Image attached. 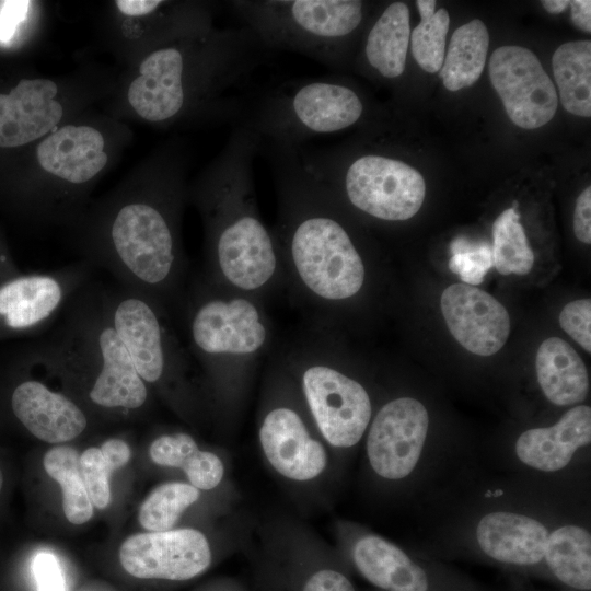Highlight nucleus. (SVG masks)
<instances>
[{
	"label": "nucleus",
	"instance_id": "1",
	"mask_svg": "<svg viewBox=\"0 0 591 591\" xmlns=\"http://www.w3.org/2000/svg\"><path fill=\"white\" fill-rule=\"evenodd\" d=\"M189 163L182 138L165 140L66 229L81 260L160 308L182 264L179 223Z\"/></svg>",
	"mask_w": 591,
	"mask_h": 591
},
{
	"label": "nucleus",
	"instance_id": "2",
	"mask_svg": "<svg viewBox=\"0 0 591 591\" xmlns=\"http://www.w3.org/2000/svg\"><path fill=\"white\" fill-rule=\"evenodd\" d=\"M270 51L246 26L213 25L121 68L101 108L127 124L161 130L234 121L243 116L246 90Z\"/></svg>",
	"mask_w": 591,
	"mask_h": 591
},
{
	"label": "nucleus",
	"instance_id": "3",
	"mask_svg": "<svg viewBox=\"0 0 591 591\" xmlns=\"http://www.w3.org/2000/svg\"><path fill=\"white\" fill-rule=\"evenodd\" d=\"M134 140L130 125L101 107L63 123L25 153L20 187L28 216L67 229Z\"/></svg>",
	"mask_w": 591,
	"mask_h": 591
},
{
	"label": "nucleus",
	"instance_id": "4",
	"mask_svg": "<svg viewBox=\"0 0 591 591\" xmlns=\"http://www.w3.org/2000/svg\"><path fill=\"white\" fill-rule=\"evenodd\" d=\"M24 358L80 387L99 409L137 412L148 403L149 389L106 314L101 282L94 278Z\"/></svg>",
	"mask_w": 591,
	"mask_h": 591
},
{
	"label": "nucleus",
	"instance_id": "5",
	"mask_svg": "<svg viewBox=\"0 0 591 591\" xmlns=\"http://www.w3.org/2000/svg\"><path fill=\"white\" fill-rule=\"evenodd\" d=\"M232 13L270 50L286 49L325 66L345 58L364 20L359 0H232Z\"/></svg>",
	"mask_w": 591,
	"mask_h": 591
},
{
	"label": "nucleus",
	"instance_id": "6",
	"mask_svg": "<svg viewBox=\"0 0 591 591\" xmlns=\"http://www.w3.org/2000/svg\"><path fill=\"white\" fill-rule=\"evenodd\" d=\"M364 101L349 84L333 78L287 81L256 102L246 121L266 143L301 147L315 136L334 134L358 124Z\"/></svg>",
	"mask_w": 591,
	"mask_h": 591
},
{
	"label": "nucleus",
	"instance_id": "7",
	"mask_svg": "<svg viewBox=\"0 0 591 591\" xmlns=\"http://www.w3.org/2000/svg\"><path fill=\"white\" fill-rule=\"evenodd\" d=\"M213 9L200 0L108 1L100 38L124 68L157 47L213 26Z\"/></svg>",
	"mask_w": 591,
	"mask_h": 591
},
{
	"label": "nucleus",
	"instance_id": "8",
	"mask_svg": "<svg viewBox=\"0 0 591 591\" xmlns=\"http://www.w3.org/2000/svg\"><path fill=\"white\" fill-rule=\"evenodd\" d=\"M95 269L77 260L47 273L16 275L0 283V337L42 335L61 316Z\"/></svg>",
	"mask_w": 591,
	"mask_h": 591
},
{
	"label": "nucleus",
	"instance_id": "9",
	"mask_svg": "<svg viewBox=\"0 0 591 591\" xmlns=\"http://www.w3.org/2000/svg\"><path fill=\"white\" fill-rule=\"evenodd\" d=\"M489 78L509 118L520 128L535 129L554 117L556 89L538 58L521 46H501L489 60Z\"/></svg>",
	"mask_w": 591,
	"mask_h": 591
},
{
	"label": "nucleus",
	"instance_id": "10",
	"mask_svg": "<svg viewBox=\"0 0 591 591\" xmlns=\"http://www.w3.org/2000/svg\"><path fill=\"white\" fill-rule=\"evenodd\" d=\"M302 387L316 426L331 445L349 448L361 439L372 409L359 382L333 368L312 366L302 375Z\"/></svg>",
	"mask_w": 591,
	"mask_h": 591
},
{
	"label": "nucleus",
	"instance_id": "11",
	"mask_svg": "<svg viewBox=\"0 0 591 591\" xmlns=\"http://www.w3.org/2000/svg\"><path fill=\"white\" fill-rule=\"evenodd\" d=\"M123 568L140 579L189 580L211 563L206 536L195 529H176L129 536L119 547Z\"/></svg>",
	"mask_w": 591,
	"mask_h": 591
},
{
	"label": "nucleus",
	"instance_id": "12",
	"mask_svg": "<svg viewBox=\"0 0 591 591\" xmlns=\"http://www.w3.org/2000/svg\"><path fill=\"white\" fill-rule=\"evenodd\" d=\"M429 417L412 397L385 404L372 421L367 453L373 471L386 479H401L415 468L426 440Z\"/></svg>",
	"mask_w": 591,
	"mask_h": 591
},
{
	"label": "nucleus",
	"instance_id": "13",
	"mask_svg": "<svg viewBox=\"0 0 591 591\" xmlns=\"http://www.w3.org/2000/svg\"><path fill=\"white\" fill-rule=\"evenodd\" d=\"M189 336L198 355H250L265 343L267 332L256 306L248 300L206 299L189 317Z\"/></svg>",
	"mask_w": 591,
	"mask_h": 591
},
{
	"label": "nucleus",
	"instance_id": "14",
	"mask_svg": "<svg viewBox=\"0 0 591 591\" xmlns=\"http://www.w3.org/2000/svg\"><path fill=\"white\" fill-rule=\"evenodd\" d=\"M442 315L457 343L478 356H491L506 344L510 317L506 308L484 290L454 283L440 299Z\"/></svg>",
	"mask_w": 591,
	"mask_h": 591
},
{
	"label": "nucleus",
	"instance_id": "15",
	"mask_svg": "<svg viewBox=\"0 0 591 591\" xmlns=\"http://www.w3.org/2000/svg\"><path fill=\"white\" fill-rule=\"evenodd\" d=\"M9 403L14 418L47 443L69 442L89 426L85 410L73 398L33 378H23L13 386Z\"/></svg>",
	"mask_w": 591,
	"mask_h": 591
},
{
	"label": "nucleus",
	"instance_id": "16",
	"mask_svg": "<svg viewBox=\"0 0 591 591\" xmlns=\"http://www.w3.org/2000/svg\"><path fill=\"white\" fill-rule=\"evenodd\" d=\"M259 442L271 467L288 479L311 480L326 467L323 444L312 438L302 418L291 408L277 407L265 416Z\"/></svg>",
	"mask_w": 591,
	"mask_h": 591
},
{
	"label": "nucleus",
	"instance_id": "17",
	"mask_svg": "<svg viewBox=\"0 0 591 591\" xmlns=\"http://www.w3.org/2000/svg\"><path fill=\"white\" fill-rule=\"evenodd\" d=\"M591 441V408L576 406L552 427L524 431L517 440L515 452L526 465L544 472L565 467L578 448Z\"/></svg>",
	"mask_w": 591,
	"mask_h": 591
},
{
	"label": "nucleus",
	"instance_id": "18",
	"mask_svg": "<svg viewBox=\"0 0 591 591\" xmlns=\"http://www.w3.org/2000/svg\"><path fill=\"white\" fill-rule=\"evenodd\" d=\"M476 535L489 557L508 564L534 565L544 558L548 532L530 517L493 512L482 518Z\"/></svg>",
	"mask_w": 591,
	"mask_h": 591
},
{
	"label": "nucleus",
	"instance_id": "19",
	"mask_svg": "<svg viewBox=\"0 0 591 591\" xmlns=\"http://www.w3.org/2000/svg\"><path fill=\"white\" fill-rule=\"evenodd\" d=\"M359 572L387 591H427L428 579L402 549L376 535L361 537L352 551Z\"/></svg>",
	"mask_w": 591,
	"mask_h": 591
},
{
	"label": "nucleus",
	"instance_id": "20",
	"mask_svg": "<svg viewBox=\"0 0 591 591\" xmlns=\"http://www.w3.org/2000/svg\"><path fill=\"white\" fill-rule=\"evenodd\" d=\"M538 384L549 402L559 406L578 404L587 397L589 378L584 362L564 339L549 337L535 357Z\"/></svg>",
	"mask_w": 591,
	"mask_h": 591
},
{
	"label": "nucleus",
	"instance_id": "21",
	"mask_svg": "<svg viewBox=\"0 0 591 591\" xmlns=\"http://www.w3.org/2000/svg\"><path fill=\"white\" fill-rule=\"evenodd\" d=\"M410 39V13L404 2L389 4L368 31L363 57L376 74L396 79L406 66Z\"/></svg>",
	"mask_w": 591,
	"mask_h": 591
},
{
	"label": "nucleus",
	"instance_id": "22",
	"mask_svg": "<svg viewBox=\"0 0 591 591\" xmlns=\"http://www.w3.org/2000/svg\"><path fill=\"white\" fill-rule=\"evenodd\" d=\"M149 453L158 465L181 468L189 484L199 490L213 489L224 474L220 457L200 450L194 438L185 432L159 436L152 441Z\"/></svg>",
	"mask_w": 591,
	"mask_h": 591
},
{
	"label": "nucleus",
	"instance_id": "23",
	"mask_svg": "<svg viewBox=\"0 0 591 591\" xmlns=\"http://www.w3.org/2000/svg\"><path fill=\"white\" fill-rule=\"evenodd\" d=\"M489 47V33L480 20H472L452 34L440 77L449 91L471 86L480 77Z\"/></svg>",
	"mask_w": 591,
	"mask_h": 591
},
{
	"label": "nucleus",
	"instance_id": "24",
	"mask_svg": "<svg viewBox=\"0 0 591 591\" xmlns=\"http://www.w3.org/2000/svg\"><path fill=\"white\" fill-rule=\"evenodd\" d=\"M554 78L564 108L580 117L591 116V42L560 45L552 58Z\"/></svg>",
	"mask_w": 591,
	"mask_h": 591
},
{
	"label": "nucleus",
	"instance_id": "25",
	"mask_svg": "<svg viewBox=\"0 0 591 591\" xmlns=\"http://www.w3.org/2000/svg\"><path fill=\"white\" fill-rule=\"evenodd\" d=\"M544 558L561 582L579 590L591 588V536L584 529L565 525L548 534Z\"/></svg>",
	"mask_w": 591,
	"mask_h": 591
},
{
	"label": "nucleus",
	"instance_id": "26",
	"mask_svg": "<svg viewBox=\"0 0 591 591\" xmlns=\"http://www.w3.org/2000/svg\"><path fill=\"white\" fill-rule=\"evenodd\" d=\"M46 473L62 490V509L69 522L83 524L93 515V505L86 490L81 468L80 454L69 445L49 449L43 460Z\"/></svg>",
	"mask_w": 591,
	"mask_h": 591
},
{
	"label": "nucleus",
	"instance_id": "27",
	"mask_svg": "<svg viewBox=\"0 0 591 591\" xmlns=\"http://www.w3.org/2000/svg\"><path fill=\"white\" fill-rule=\"evenodd\" d=\"M517 205L501 212L493 224V265L502 275H526L534 264Z\"/></svg>",
	"mask_w": 591,
	"mask_h": 591
},
{
	"label": "nucleus",
	"instance_id": "28",
	"mask_svg": "<svg viewBox=\"0 0 591 591\" xmlns=\"http://www.w3.org/2000/svg\"><path fill=\"white\" fill-rule=\"evenodd\" d=\"M200 497L190 484L172 482L157 487L142 502L138 520L149 532L173 529L181 514Z\"/></svg>",
	"mask_w": 591,
	"mask_h": 591
},
{
	"label": "nucleus",
	"instance_id": "29",
	"mask_svg": "<svg viewBox=\"0 0 591 591\" xmlns=\"http://www.w3.org/2000/svg\"><path fill=\"white\" fill-rule=\"evenodd\" d=\"M48 13V3L40 1H0V49H15L37 37Z\"/></svg>",
	"mask_w": 591,
	"mask_h": 591
},
{
	"label": "nucleus",
	"instance_id": "30",
	"mask_svg": "<svg viewBox=\"0 0 591 591\" xmlns=\"http://www.w3.org/2000/svg\"><path fill=\"white\" fill-rule=\"evenodd\" d=\"M450 18L441 8L412 31V54L422 70L429 73L440 71L445 56V39Z\"/></svg>",
	"mask_w": 591,
	"mask_h": 591
},
{
	"label": "nucleus",
	"instance_id": "31",
	"mask_svg": "<svg viewBox=\"0 0 591 591\" xmlns=\"http://www.w3.org/2000/svg\"><path fill=\"white\" fill-rule=\"evenodd\" d=\"M449 268L463 283L477 286L493 266L491 246L484 241H473L466 236L454 239L450 245Z\"/></svg>",
	"mask_w": 591,
	"mask_h": 591
},
{
	"label": "nucleus",
	"instance_id": "32",
	"mask_svg": "<svg viewBox=\"0 0 591 591\" xmlns=\"http://www.w3.org/2000/svg\"><path fill=\"white\" fill-rule=\"evenodd\" d=\"M80 468L92 505L105 509L111 502L109 477L114 472L102 455L100 448H88L80 454Z\"/></svg>",
	"mask_w": 591,
	"mask_h": 591
},
{
	"label": "nucleus",
	"instance_id": "33",
	"mask_svg": "<svg viewBox=\"0 0 591 591\" xmlns=\"http://www.w3.org/2000/svg\"><path fill=\"white\" fill-rule=\"evenodd\" d=\"M560 327L587 352H591V300L567 303L559 314Z\"/></svg>",
	"mask_w": 591,
	"mask_h": 591
},
{
	"label": "nucleus",
	"instance_id": "34",
	"mask_svg": "<svg viewBox=\"0 0 591 591\" xmlns=\"http://www.w3.org/2000/svg\"><path fill=\"white\" fill-rule=\"evenodd\" d=\"M37 591H67L60 561L49 552H39L32 561Z\"/></svg>",
	"mask_w": 591,
	"mask_h": 591
},
{
	"label": "nucleus",
	"instance_id": "35",
	"mask_svg": "<svg viewBox=\"0 0 591 591\" xmlns=\"http://www.w3.org/2000/svg\"><path fill=\"white\" fill-rule=\"evenodd\" d=\"M302 591H355V588L341 572L320 569L309 577Z\"/></svg>",
	"mask_w": 591,
	"mask_h": 591
},
{
	"label": "nucleus",
	"instance_id": "36",
	"mask_svg": "<svg viewBox=\"0 0 591 591\" xmlns=\"http://www.w3.org/2000/svg\"><path fill=\"white\" fill-rule=\"evenodd\" d=\"M573 232L586 244L591 243V187L584 188L578 196L573 212Z\"/></svg>",
	"mask_w": 591,
	"mask_h": 591
},
{
	"label": "nucleus",
	"instance_id": "37",
	"mask_svg": "<svg viewBox=\"0 0 591 591\" xmlns=\"http://www.w3.org/2000/svg\"><path fill=\"white\" fill-rule=\"evenodd\" d=\"M100 450L103 457L113 471L125 466L130 459V448L128 443L120 438H109L105 440Z\"/></svg>",
	"mask_w": 591,
	"mask_h": 591
},
{
	"label": "nucleus",
	"instance_id": "38",
	"mask_svg": "<svg viewBox=\"0 0 591 591\" xmlns=\"http://www.w3.org/2000/svg\"><path fill=\"white\" fill-rule=\"evenodd\" d=\"M571 21L579 30L591 32V1L572 0L569 1Z\"/></svg>",
	"mask_w": 591,
	"mask_h": 591
},
{
	"label": "nucleus",
	"instance_id": "39",
	"mask_svg": "<svg viewBox=\"0 0 591 591\" xmlns=\"http://www.w3.org/2000/svg\"><path fill=\"white\" fill-rule=\"evenodd\" d=\"M543 8L552 13L558 14L565 11L569 7L568 0H544L542 1Z\"/></svg>",
	"mask_w": 591,
	"mask_h": 591
},
{
	"label": "nucleus",
	"instance_id": "40",
	"mask_svg": "<svg viewBox=\"0 0 591 591\" xmlns=\"http://www.w3.org/2000/svg\"><path fill=\"white\" fill-rule=\"evenodd\" d=\"M436 1L434 0H418L416 5L419 10L421 19H428L432 16L436 12Z\"/></svg>",
	"mask_w": 591,
	"mask_h": 591
},
{
	"label": "nucleus",
	"instance_id": "41",
	"mask_svg": "<svg viewBox=\"0 0 591 591\" xmlns=\"http://www.w3.org/2000/svg\"><path fill=\"white\" fill-rule=\"evenodd\" d=\"M3 474H2V471L0 470V493L2 490V487H3Z\"/></svg>",
	"mask_w": 591,
	"mask_h": 591
},
{
	"label": "nucleus",
	"instance_id": "42",
	"mask_svg": "<svg viewBox=\"0 0 591 591\" xmlns=\"http://www.w3.org/2000/svg\"><path fill=\"white\" fill-rule=\"evenodd\" d=\"M494 496H498V495H502V491L501 490H497L495 494H493Z\"/></svg>",
	"mask_w": 591,
	"mask_h": 591
}]
</instances>
